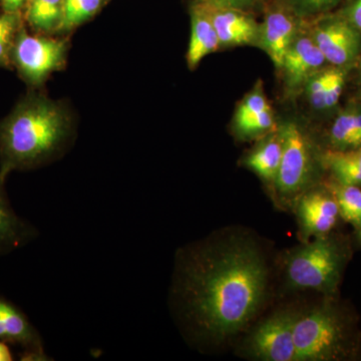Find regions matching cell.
I'll list each match as a JSON object with an SVG mask.
<instances>
[{
	"label": "cell",
	"mask_w": 361,
	"mask_h": 361,
	"mask_svg": "<svg viewBox=\"0 0 361 361\" xmlns=\"http://www.w3.org/2000/svg\"><path fill=\"white\" fill-rule=\"evenodd\" d=\"M268 279L267 263L254 240L214 237L179 254L175 300L195 336L222 343L253 319L264 302Z\"/></svg>",
	"instance_id": "1"
},
{
	"label": "cell",
	"mask_w": 361,
	"mask_h": 361,
	"mask_svg": "<svg viewBox=\"0 0 361 361\" xmlns=\"http://www.w3.org/2000/svg\"><path fill=\"white\" fill-rule=\"evenodd\" d=\"M68 134V118L59 106L39 97L26 99L0 126V175L51 158Z\"/></svg>",
	"instance_id": "2"
},
{
	"label": "cell",
	"mask_w": 361,
	"mask_h": 361,
	"mask_svg": "<svg viewBox=\"0 0 361 361\" xmlns=\"http://www.w3.org/2000/svg\"><path fill=\"white\" fill-rule=\"evenodd\" d=\"M341 265L338 246L331 240L319 236L289 253L285 273L288 284L293 288L330 292L338 282Z\"/></svg>",
	"instance_id": "3"
},
{
	"label": "cell",
	"mask_w": 361,
	"mask_h": 361,
	"mask_svg": "<svg viewBox=\"0 0 361 361\" xmlns=\"http://www.w3.org/2000/svg\"><path fill=\"white\" fill-rule=\"evenodd\" d=\"M345 334L338 315L329 307L297 312L294 323L295 361L334 360L344 349Z\"/></svg>",
	"instance_id": "4"
},
{
	"label": "cell",
	"mask_w": 361,
	"mask_h": 361,
	"mask_svg": "<svg viewBox=\"0 0 361 361\" xmlns=\"http://www.w3.org/2000/svg\"><path fill=\"white\" fill-rule=\"evenodd\" d=\"M297 311L282 310L271 315L252 331L246 341L251 357L264 361H295L294 323Z\"/></svg>",
	"instance_id": "5"
},
{
	"label": "cell",
	"mask_w": 361,
	"mask_h": 361,
	"mask_svg": "<svg viewBox=\"0 0 361 361\" xmlns=\"http://www.w3.org/2000/svg\"><path fill=\"white\" fill-rule=\"evenodd\" d=\"M279 135L282 140V157L274 184L282 196H295L310 179L312 161L310 142L294 123H285Z\"/></svg>",
	"instance_id": "6"
},
{
	"label": "cell",
	"mask_w": 361,
	"mask_h": 361,
	"mask_svg": "<svg viewBox=\"0 0 361 361\" xmlns=\"http://www.w3.org/2000/svg\"><path fill=\"white\" fill-rule=\"evenodd\" d=\"M66 44L61 40L30 37L20 32L14 47V59L23 75L40 84L65 59Z\"/></svg>",
	"instance_id": "7"
},
{
	"label": "cell",
	"mask_w": 361,
	"mask_h": 361,
	"mask_svg": "<svg viewBox=\"0 0 361 361\" xmlns=\"http://www.w3.org/2000/svg\"><path fill=\"white\" fill-rule=\"evenodd\" d=\"M360 33L338 16L320 23L312 39L326 61L336 66H343L353 61L360 52Z\"/></svg>",
	"instance_id": "8"
},
{
	"label": "cell",
	"mask_w": 361,
	"mask_h": 361,
	"mask_svg": "<svg viewBox=\"0 0 361 361\" xmlns=\"http://www.w3.org/2000/svg\"><path fill=\"white\" fill-rule=\"evenodd\" d=\"M296 16L281 0L268 7L264 21L260 23L257 44L281 68L285 54L297 37Z\"/></svg>",
	"instance_id": "9"
},
{
	"label": "cell",
	"mask_w": 361,
	"mask_h": 361,
	"mask_svg": "<svg viewBox=\"0 0 361 361\" xmlns=\"http://www.w3.org/2000/svg\"><path fill=\"white\" fill-rule=\"evenodd\" d=\"M203 6L212 20L221 47L257 42L260 23L256 21L250 11Z\"/></svg>",
	"instance_id": "10"
},
{
	"label": "cell",
	"mask_w": 361,
	"mask_h": 361,
	"mask_svg": "<svg viewBox=\"0 0 361 361\" xmlns=\"http://www.w3.org/2000/svg\"><path fill=\"white\" fill-rule=\"evenodd\" d=\"M0 341L20 344L25 360H47L39 332L13 304L0 297Z\"/></svg>",
	"instance_id": "11"
},
{
	"label": "cell",
	"mask_w": 361,
	"mask_h": 361,
	"mask_svg": "<svg viewBox=\"0 0 361 361\" xmlns=\"http://www.w3.org/2000/svg\"><path fill=\"white\" fill-rule=\"evenodd\" d=\"M325 63L326 59L312 37L302 35L293 40L280 68L283 70L286 85L296 89L305 85L314 73L322 70Z\"/></svg>",
	"instance_id": "12"
},
{
	"label": "cell",
	"mask_w": 361,
	"mask_h": 361,
	"mask_svg": "<svg viewBox=\"0 0 361 361\" xmlns=\"http://www.w3.org/2000/svg\"><path fill=\"white\" fill-rule=\"evenodd\" d=\"M297 216L306 237H319L336 226L339 208L334 197L323 192L311 191L299 199Z\"/></svg>",
	"instance_id": "13"
},
{
	"label": "cell",
	"mask_w": 361,
	"mask_h": 361,
	"mask_svg": "<svg viewBox=\"0 0 361 361\" xmlns=\"http://www.w3.org/2000/svg\"><path fill=\"white\" fill-rule=\"evenodd\" d=\"M235 128L240 135L253 137L272 129L274 116L261 84L256 85L240 104L235 115Z\"/></svg>",
	"instance_id": "14"
},
{
	"label": "cell",
	"mask_w": 361,
	"mask_h": 361,
	"mask_svg": "<svg viewBox=\"0 0 361 361\" xmlns=\"http://www.w3.org/2000/svg\"><path fill=\"white\" fill-rule=\"evenodd\" d=\"M220 42L206 7L196 2L191 9V39L188 49V66L194 70L209 54L220 49Z\"/></svg>",
	"instance_id": "15"
},
{
	"label": "cell",
	"mask_w": 361,
	"mask_h": 361,
	"mask_svg": "<svg viewBox=\"0 0 361 361\" xmlns=\"http://www.w3.org/2000/svg\"><path fill=\"white\" fill-rule=\"evenodd\" d=\"M6 178L0 175V255L20 248L37 235L35 228L14 212L4 189Z\"/></svg>",
	"instance_id": "16"
},
{
	"label": "cell",
	"mask_w": 361,
	"mask_h": 361,
	"mask_svg": "<svg viewBox=\"0 0 361 361\" xmlns=\"http://www.w3.org/2000/svg\"><path fill=\"white\" fill-rule=\"evenodd\" d=\"M282 157V140L279 134L270 135L249 154L245 164L266 182H275Z\"/></svg>",
	"instance_id": "17"
},
{
	"label": "cell",
	"mask_w": 361,
	"mask_h": 361,
	"mask_svg": "<svg viewBox=\"0 0 361 361\" xmlns=\"http://www.w3.org/2000/svg\"><path fill=\"white\" fill-rule=\"evenodd\" d=\"M332 145L339 151L361 146V111L349 110L341 114L330 130Z\"/></svg>",
	"instance_id": "18"
},
{
	"label": "cell",
	"mask_w": 361,
	"mask_h": 361,
	"mask_svg": "<svg viewBox=\"0 0 361 361\" xmlns=\"http://www.w3.org/2000/svg\"><path fill=\"white\" fill-rule=\"evenodd\" d=\"M325 161L339 184L361 185V149L329 152L325 156Z\"/></svg>",
	"instance_id": "19"
},
{
	"label": "cell",
	"mask_w": 361,
	"mask_h": 361,
	"mask_svg": "<svg viewBox=\"0 0 361 361\" xmlns=\"http://www.w3.org/2000/svg\"><path fill=\"white\" fill-rule=\"evenodd\" d=\"M63 0H30L27 20L42 32H51L61 27L63 20Z\"/></svg>",
	"instance_id": "20"
},
{
	"label": "cell",
	"mask_w": 361,
	"mask_h": 361,
	"mask_svg": "<svg viewBox=\"0 0 361 361\" xmlns=\"http://www.w3.org/2000/svg\"><path fill=\"white\" fill-rule=\"evenodd\" d=\"M334 198L339 208V215L346 222L361 225V190L357 186L339 185L334 188Z\"/></svg>",
	"instance_id": "21"
},
{
	"label": "cell",
	"mask_w": 361,
	"mask_h": 361,
	"mask_svg": "<svg viewBox=\"0 0 361 361\" xmlns=\"http://www.w3.org/2000/svg\"><path fill=\"white\" fill-rule=\"evenodd\" d=\"M102 0H63V20L61 27H75L90 20L99 11Z\"/></svg>",
	"instance_id": "22"
},
{
	"label": "cell",
	"mask_w": 361,
	"mask_h": 361,
	"mask_svg": "<svg viewBox=\"0 0 361 361\" xmlns=\"http://www.w3.org/2000/svg\"><path fill=\"white\" fill-rule=\"evenodd\" d=\"M298 18H310L329 13L344 0H281Z\"/></svg>",
	"instance_id": "23"
},
{
	"label": "cell",
	"mask_w": 361,
	"mask_h": 361,
	"mask_svg": "<svg viewBox=\"0 0 361 361\" xmlns=\"http://www.w3.org/2000/svg\"><path fill=\"white\" fill-rule=\"evenodd\" d=\"M331 68L320 70L306 82V94L310 104L316 109L322 110L323 99L329 85Z\"/></svg>",
	"instance_id": "24"
},
{
	"label": "cell",
	"mask_w": 361,
	"mask_h": 361,
	"mask_svg": "<svg viewBox=\"0 0 361 361\" xmlns=\"http://www.w3.org/2000/svg\"><path fill=\"white\" fill-rule=\"evenodd\" d=\"M344 84H345V71L339 68H331V75H330L324 99H323L322 110L334 108L338 103L343 92Z\"/></svg>",
	"instance_id": "25"
},
{
	"label": "cell",
	"mask_w": 361,
	"mask_h": 361,
	"mask_svg": "<svg viewBox=\"0 0 361 361\" xmlns=\"http://www.w3.org/2000/svg\"><path fill=\"white\" fill-rule=\"evenodd\" d=\"M16 26L18 18L14 14L0 16V63L7 59Z\"/></svg>",
	"instance_id": "26"
},
{
	"label": "cell",
	"mask_w": 361,
	"mask_h": 361,
	"mask_svg": "<svg viewBox=\"0 0 361 361\" xmlns=\"http://www.w3.org/2000/svg\"><path fill=\"white\" fill-rule=\"evenodd\" d=\"M266 1L267 0H197L196 2L206 6L250 11L251 9L262 6Z\"/></svg>",
	"instance_id": "27"
},
{
	"label": "cell",
	"mask_w": 361,
	"mask_h": 361,
	"mask_svg": "<svg viewBox=\"0 0 361 361\" xmlns=\"http://www.w3.org/2000/svg\"><path fill=\"white\" fill-rule=\"evenodd\" d=\"M339 16L361 32V0H349Z\"/></svg>",
	"instance_id": "28"
},
{
	"label": "cell",
	"mask_w": 361,
	"mask_h": 361,
	"mask_svg": "<svg viewBox=\"0 0 361 361\" xmlns=\"http://www.w3.org/2000/svg\"><path fill=\"white\" fill-rule=\"evenodd\" d=\"M1 1L4 4V8L8 13H14V11L20 9L27 0H1Z\"/></svg>",
	"instance_id": "29"
},
{
	"label": "cell",
	"mask_w": 361,
	"mask_h": 361,
	"mask_svg": "<svg viewBox=\"0 0 361 361\" xmlns=\"http://www.w3.org/2000/svg\"><path fill=\"white\" fill-rule=\"evenodd\" d=\"M13 360V355H11V350L6 342L0 341V361H11Z\"/></svg>",
	"instance_id": "30"
},
{
	"label": "cell",
	"mask_w": 361,
	"mask_h": 361,
	"mask_svg": "<svg viewBox=\"0 0 361 361\" xmlns=\"http://www.w3.org/2000/svg\"><path fill=\"white\" fill-rule=\"evenodd\" d=\"M360 238L361 239V225H360Z\"/></svg>",
	"instance_id": "31"
}]
</instances>
